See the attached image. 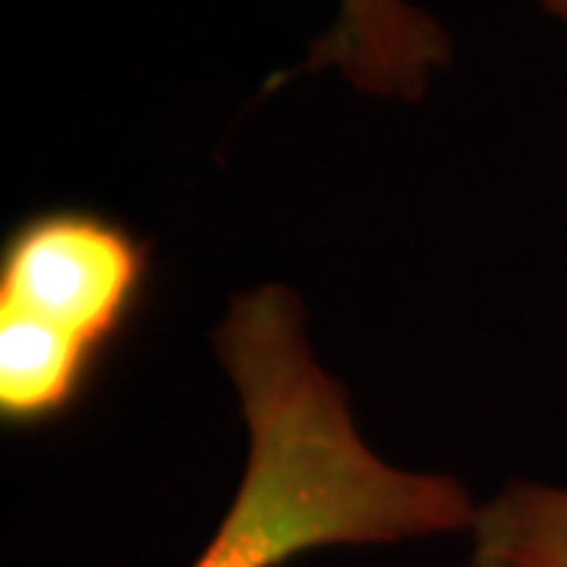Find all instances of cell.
I'll use <instances>...</instances> for the list:
<instances>
[{
  "mask_svg": "<svg viewBox=\"0 0 567 567\" xmlns=\"http://www.w3.org/2000/svg\"><path fill=\"white\" fill-rule=\"evenodd\" d=\"M212 341L237 388L249 454L189 567H284L319 548L470 536L480 507L454 476L388 464L365 445L344 385L309 347L290 287L240 293Z\"/></svg>",
  "mask_w": 567,
  "mask_h": 567,
  "instance_id": "6da1fadb",
  "label": "cell"
},
{
  "mask_svg": "<svg viewBox=\"0 0 567 567\" xmlns=\"http://www.w3.org/2000/svg\"><path fill=\"white\" fill-rule=\"evenodd\" d=\"M142 281L145 249L121 224L89 212L20 224L0 262V416L35 425L76 404Z\"/></svg>",
  "mask_w": 567,
  "mask_h": 567,
  "instance_id": "7a4b0ae2",
  "label": "cell"
},
{
  "mask_svg": "<svg viewBox=\"0 0 567 567\" xmlns=\"http://www.w3.org/2000/svg\"><path fill=\"white\" fill-rule=\"evenodd\" d=\"M451 63L442 22L406 0H338V20L309 44L297 73L338 70L375 99L416 104Z\"/></svg>",
  "mask_w": 567,
  "mask_h": 567,
  "instance_id": "3957f363",
  "label": "cell"
},
{
  "mask_svg": "<svg viewBox=\"0 0 567 567\" xmlns=\"http://www.w3.org/2000/svg\"><path fill=\"white\" fill-rule=\"evenodd\" d=\"M466 539V567H567V488L507 483Z\"/></svg>",
  "mask_w": 567,
  "mask_h": 567,
  "instance_id": "277c9868",
  "label": "cell"
},
{
  "mask_svg": "<svg viewBox=\"0 0 567 567\" xmlns=\"http://www.w3.org/2000/svg\"><path fill=\"white\" fill-rule=\"evenodd\" d=\"M536 3H539V7H546L551 17H558L561 25L567 29V0H536Z\"/></svg>",
  "mask_w": 567,
  "mask_h": 567,
  "instance_id": "5b68a950",
  "label": "cell"
}]
</instances>
